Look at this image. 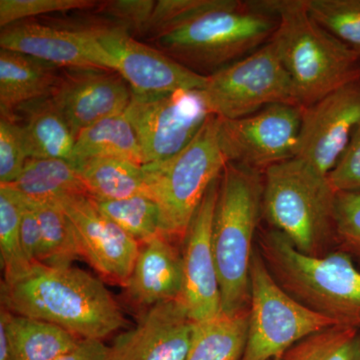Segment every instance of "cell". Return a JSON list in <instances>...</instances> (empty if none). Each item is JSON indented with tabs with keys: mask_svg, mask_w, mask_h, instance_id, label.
Wrapping results in <instances>:
<instances>
[{
	"mask_svg": "<svg viewBox=\"0 0 360 360\" xmlns=\"http://www.w3.org/2000/svg\"><path fill=\"white\" fill-rule=\"evenodd\" d=\"M2 307L51 322L82 340H101L127 323L120 305L96 277L77 267L33 265L13 283H1Z\"/></svg>",
	"mask_w": 360,
	"mask_h": 360,
	"instance_id": "6da1fadb",
	"label": "cell"
},
{
	"mask_svg": "<svg viewBox=\"0 0 360 360\" xmlns=\"http://www.w3.org/2000/svg\"><path fill=\"white\" fill-rule=\"evenodd\" d=\"M277 23L266 0H215L210 8L153 41L174 60L207 77L266 44Z\"/></svg>",
	"mask_w": 360,
	"mask_h": 360,
	"instance_id": "7a4b0ae2",
	"label": "cell"
},
{
	"mask_svg": "<svg viewBox=\"0 0 360 360\" xmlns=\"http://www.w3.org/2000/svg\"><path fill=\"white\" fill-rule=\"evenodd\" d=\"M264 174L227 163L220 175L212 224V250L222 314L250 309V266L262 215Z\"/></svg>",
	"mask_w": 360,
	"mask_h": 360,
	"instance_id": "3957f363",
	"label": "cell"
},
{
	"mask_svg": "<svg viewBox=\"0 0 360 360\" xmlns=\"http://www.w3.org/2000/svg\"><path fill=\"white\" fill-rule=\"evenodd\" d=\"M257 241L270 274L288 295L336 326L360 330V271L349 255H304L274 229L258 232Z\"/></svg>",
	"mask_w": 360,
	"mask_h": 360,
	"instance_id": "277c9868",
	"label": "cell"
},
{
	"mask_svg": "<svg viewBox=\"0 0 360 360\" xmlns=\"http://www.w3.org/2000/svg\"><path fill=\"white\" fill-rule=\"evenodd\" d=\"M276 14L270 41L295 86L297 103L309 108L360 77V58L311 18L304 0H266Z\"/></svg>",
	"mask_w": 360,
	"mask_h": 360,
	"instance_id": "5b68a950",
	"label": "cell"
},
{
	"mask_svg": "<svg viewBox=\"0 0 360 360\" xmlns=\"http://www.w3.org/2000/svg\"><path fill=\"white\" fill-rule=\"evenodd\" d=\"M262 215L296 250L311 257L328 255L335 243L336 191L328 175L292 158L264 174Z\"/></svg>",
	"mask_w": 360,
	"mask_h": 360,
	"instance_id": "8992f818",
	"label": "cell"
},
{
	"mask_svg": "<svg viewBox=\"0 0 360 360\" xmlns=\"http://www.w3.org/2000/svg\"><path fill=\"white\" fill-rule=\"evenodd\" d=\"M220 122L210 115L179 155L160 165H143L150 198L160 208L161 234L172 240H184L206 191L229 163L220 142Z\"/></svg>",
	"mask_w": 360,
	"mask_h": 360,
	"instance_id": "52a82bcc",
	"label": "cell"
},
{
	"mask_svg": "<svg viewBox=\"0 0 360 360\" xmlns=\"http://www.w3.org/2000/svg\"><path fill=\"white\" fill-rule=\"evenodd\" d=\"M336 326L276 283L255 246L250 266L248 336L241 360H276L312 333Z\"/></svg>",
	"mask_w": 360,
	"mask_h": 360,
	"instance_id": "ba28073f",
	"label": "cell"
},
{
	"mask_svg": "<svg viewBox=\"0 0 360 360\" xmlns=\"http://www.w3.org/2000/svg\"><path fill=\"white\" fill-rule=\"evenodd\" d=\"M201 92L210 113L221 120L245 117L272 104L300 106L290 75L270 40L207 77Z\"/></svg>",
	"mask_w": 360,
	"mask_h": 360,
	"instance_id": "9c48e42d",
	"label": "cell"
},
{
	"mask_svg": "<svg viewBox=\"0 0 360 360\" xmlns=\"http://www.w3.org/2000/svg\"><path fill=\"white\" fill-rule=\"evenodd\" d=\"M124 115L131 124L143 165H160L195 139L212 113L201 89L165 94H131Z\"/></svg>",
	"mask_w": 360,
	"mask_h": 360,
	"instance_id": "30bf717a",
	"label": "cell"
},
{
	"mask_svg": "<svg viewBox=\"0 0 360 360\" xmlns=\"http://www.w3.org/2000/svg\"><path fill=\"white\" fill-rule=\"evenodd\" d=\"M303 108L272 104L238 120H221L220 142L227 162L264 174L297 153Z\"/></svg>",
	"mask_w": 360,
	"mask_h": 360,
	"instance_id": "8fae6325",
	"label": "cell"
},
{
	"mask_svg": "<svg viewBox=\"0 0 360 360\" xmlns=\"http://www.w3.org/2000/svg\"><path fill=\"white\" fill-rule=\"evenodd\" d=\"M115 60L117 72L132 94L151 96L179 90L202 89L207 77L182 65L155 47L142 44L118 26L89 28Z\"/></svg>",
	"mask_w": 360,
	"mask_h": 360,
	"instance_id": "7c38bea8",
	"label": "cell"
},
{
	"mask_svg": "<svg viewBox=\"0 0 360 360\" xmlns=\"http://www.w3.org/2000/svg\"><path fill=\"white\" fill-rule=\"evenodd\" d=\"M360 124V77L303 108L296 158L330 174Z\"/></svg>",
	"mask_w": 360,
	"mask_h": 360,
	"instance_id": "4fadbf2b",
	"label": "cell"
},
{
	"mask_svg": "<svg viewBox=\"0 0 360 360\" xmlns=\"http://www.w3.org/2000/svg\"><path fill=\"white\" fill-rule=\"evenodd\" d=\"M58 205L72 224L80 257L104 279L124 288L141 243L99 212L87 194L68 196Z\"/></svg>",
	"mask_w": 360,
	"mask_h": 360,
	"instance_id": "5bb4252c",
	"label": "cell"
},
{
	"mask_svg": "<svg viewBox=\"0 0 360 360\" xmlns=\"http://www.w3.org/2000/svg\"><path fill=\"white\" fill-rule=\"evenodd\" d=\"M219 179L220 176L206 191L182 240L184 290L179 300L195 323L212 321L222 314L212 250V224Z\"/></svg>",
	"mask_w": 360,
	"mask_h": 360,
	"instance_id": "9a60e30c",
	"label": "cell"
},
{
	"mask_svg": "<svg viewBox=\"0 0 360 360\" xmlns=\"http://www.w3.org/2000/svg\"><path fill=\"white\" fill-rule=\"evenodd\" d=\"M1 49L25 53L65 68L115 71V60L89 28L70 30L20 21L2 28Z\"/></svg>",
	"mask_w": 360,
	"mask_h": 360,
	"instance_id": "2e32d148",
	"label": "cell"
},
{
	"mask_svg": "<svg viewBox=\"0 0 360 360\" xmlns=\"http://www.w3.org/2000/svg\"><path fill=\"white\" fill-rule=\"evenodd\" d=\"M131 94L115 71L68 68L59 77L51 97L77 136L94 123L124 113Z\"/></svg>",
	"mask_w": 360,
	"mask_h": 360,
	"instance_id": "e0dca14e",
	"label": "cell"
},
{
	"mask_svg": "<svg viewBox=\"0 0 360 360\" xmlns=\"http://www.w3.org/2000/svg\"><path fill=\"white\" fill-rule=\"evenodd\" d=\"M195 326L179 300L158 303L116 336L110 360H186Z\"/></svg>",
	"mask_w": 360,
	"mask_h": 360,
	"instance_id": "ac0fdd59",
	"label": "cell"
},
{
	"mask_svg": "<svg viewBox=\"0 0 360 360\" xmlns=\"http://www.w3.org/2000/svg\"><path fill=\"white\" fill-rule=\"evenodd\" d=\"M124 290L129 302L141 309L180 300L184 290V260L174 240L161 234L141 243Z\"/></svg>",
	"mask_w": 360,
	"mask_h": 360,
	"instance_id": "d6986e66",
	"label": "cell"
},
{
	"mask_svg": "<svg viewBox=\"0 0 360 360\" xmlns=\"http://www.w3.org/2000/svg\"><path fill=\"white\" fill-rule=\"evenodd\" d=\"M56 66L20 52L0 51V110L13 116L23 104L51 96L60 75Z\"/></svg>",
	"mask_w": 360,
	"mask_h": 360,
	"instance_id": "ffe728a7",
	"label": "cell"
},
{
	"mask_svg": "<svg viewBox=\"0 0 360 360\" xmlns=\"http://www.w3.org/2000/svg\"><path fill=\"white\" fill-rule=\"evenodd\" d=\"M0 331L11 360H56L77 347L82 338L51 322L15 314L1 307Z\"/></svg>",
	"mask_w": 360,
	"mask_h": 360,
	"instance_id": "44dd1931",
	"label": "cell"
},
{
	"mask_svg": "<svg viewBox=\"0 0 360 360\" xmlns=\"http://www.w3.org/2000/svg\"><path fill=\"white\" fill-rule=\"evenodd\" d=\"M28 158L71 160L77 136L51 97L21 105Z\"/></svg>",
	"mask_w": 360,
	"mask_h": 360,
	"instance_id": "7402d4cb",
	"label": "cell"
},
{
	"mask_svg": "<svg viewBox=\"0 0 360 360\" xmlns=\"http://www.w3.org/2000/svg\"><path fill=\"white\" fill-rule=\"evenodd\" d=\"M90 198L117 200L146 195L150 198L143 165L115 158H96L75 165Z\"/></svg>",
	"mask_w": 360,
	"mask_h": 360,
	"instance_id": "603a6c76",
	"label": "cell"
},
{
	"mask_svg": "<svg viewBox=\"0 0 360 360\" xmlns=\"http://www.w3.org/2000/svg\"><path fill=\"white\" fill-rule=\"evenodd\" d=\"M4 186L32 203L58 205L68 196L87 194L75 165L70 161L54 158H30L18 179Z\"/></svg>",
	"mask_w": 360,
	"mask_h": 360,
	"instance_id": "cb8c5ba5",
	"label": "cell"
},
{
	"mask_svg": "<svg viewBox=\"0 0 360 360\" xmlns=\"http://www.w3.org/2000/svg\"><path fill=\"white\" fill-rule=\"evenodd\" d=\"M96 158H115L143 165L141 146L124 113L87 127L77 136L70 162L73 165Z\"/></svg>",
	"mask_w": 360,
	"mask_h": 360,
	"instance_id": "d4e9b609",
	"label": "cell"
},
{
	"mask_svg": "<svg viewBox=\"0 0 360 360\" xmlns=\"http://www.w3.org/2000/svg\"><path fill=\"white\" fill-rule=\"evenodd\" d=\"M250 309L196 323L186 360H241L248 336Z\"/></svg>",
	"mask_w": 360,
	"mask_h": 360,
	"instance_id": "484cf974",
	"label": "cell"
},
{
	"mask_svg": "<svg viewBox=\"0 0 360 360\" xmlns=\"http://www.w3.org/2000/svg\"><path fill=\"white\" fill-rule=\"evenodd\" d=\"M28 203L34 208L41 233L39 264L51 267L72 266V262L82 257L68 215L59 205Z\"/></svg>",
	"mask_w": 360,
	"mask_h": 360,
	"instance_id": "4316f807",
	"label": "cell"
},
{
	"mask_svg": "<svg viewBox=\"0 0 360 360\" xmlns=\"http://www.w3.org/2000/svg\"><path fill=\"white\" fill-rule=\"evenodd\" d=\"M22 200L15 191L0 186V257L4 283H13L25 276L33 265L26 258L21 243Z\"/></svg>",
	"mask_w": 360,
	"mask_h": 360,
	"instance_id": "83f0119b",
	"label": "cell"
},
{
	"mask_svg": "<svg viewBox=\"0 0 360 360\" xmlns=\"http://www.w3.org/2000/svg\"><path fill=\"white\" fill-rule=\"evenodd\" d=\"M276 360H360V330L329 326L298 341Z\"/></svg>",
	"mask_w": 360,
	"mask_h": 360,
	"instance_id": "f1b7e54d",
	"label": "cell"
},
{
	"mask_svg": "<svg viewBox=\"0 0 360 360\" xmlns=\"http://www.w3.org/2000/svg\"><path fill=\"white\" fill-rule=\"evenodd\" d=\"M91 200L99 212L139 243L161 236L160 208L149 196L137 195L117 200Z\"/></svg>",
	"mask_w": 360,
	"mask_h": 360,
	"instance_id": "f546056e",
	"label": "cell"
},
{
	"mask_svg": "<svg viewBox=\"0 0 360 360\" xmlns=\"http://www.w3.org/2000/svg\"><path fill=\"white\" fill-rule=\"evenodd\" d=\"M311 18L360 58V0H304Z\"/></svg>",
	"mask_w": 360,
	"mask_h": 360,
	"instance_id": "4dcf8cb0",
	"label": "cell"
},
{
	"mask_svg": "<svg viewBox=\"0 0 360 360\" xmlns=\"http://www.w3.org/2000/svg\"><path fill=\"white\" fill-rule=\"evenodd\" d=\"M28 158L22 125L13 116L0 117V186L18 179Z\"/></svg>",
	"mask_w": 360,
	"mask_h": 360,
	"instance_id": "1f68e13d",
	"label": "cell"
},
{
	"mask_svg": "<svg viewBox=\"0 0 360 360\" xmlns=\"http://www.w3.org/2000/svg\"><path fill=\"white\" fill-rule=\"evenodd\" d=\"M215 0H158L144 37L155 40L210 8Z\"/></svg>",
	"mask_w": 360,
	"mask_h": 360,
	"instance_id": "d6a6232c",
	"label": "cell"
},
{
	"mask_svg": "<svg viewBox=\"0 0 360 360\" xmlns=\"http://www.w3.org/2000/svg\"><path fill=\"white\" fill-rule=\"evenodd\" d=\"M335 219L340 250L360 258V191L336 193Z\"/></svg>",
	"mask_w": 360,
	"mask_h": 360,
	"instance_id": "836d02e7",
	"label": "cell"
},
{
	"mask_svg": "<svg viewBox=\"0 0 360 360\" xmlns=\"http://www.w3.org/2000/svg\"><path fill=\"white\" fill-rule=\"evenodd\" d=\"M98 4L94 0H0L2 28L41 14L86 9Z\"/></svg>",
	"mask_w": 360,
	"mask_h": 360,
	"instance_id": "e575fe53",
	"label": "cell"
},
{
	"mask_svg": "<svg viewBox=\"0 0 360 360\" xmlns=\"http://www.w3.org/2000/svg\"><path fill=\"white\" fill-rule=\"evenodd\" d=\"M155 4V0H112L104 2L99 13L130 34L144 35Z\"/></svg>",
	"mask_w": 360,
	"mask_h": 360,
	"instance_id": "d590c367",
	"label": "cell"
},
{
	"mask_svg": "<svg viewBox=\"0 0 360 360\" xmlns=\"http://www.w3.org/2000/svg\"><path fill=\"white\" fill-rule=\"evenodd\" d=\"M328 180L336 193L360 191V124L338 165L328 174Z\"/></svg>",
	"mask_w": 360,
	"mask_h": 360,
	"instance_id": "8d00e7d4",
	"label": "cell"
},
{
	"mask_svg": "<svg viewBox=\"0 0 360 360\" xmlns=\"http://www.w3.org/2000/svg\"><path fill=\"white\" fill-rule=\"evenodd\" d=\"M22 200V198H21ZM22 214H21L20 234L21 243L26 258L30 264H39L41 233L39 219L34 208L22 200Z\"/></svg>",
	"mask_w": 360,
	"mask_h": 360,
	"instance_id": "74e56055",
	"label": "cell"
},
{
	"mask_svg": "<svg viewBox=\"0 0 360 360\" xmlns=\"http://www.w3.org/2000/svg\"><path fill=\"white\" fill-rule=\"evenodd\" d=\"M56 360H110V347L101 340H82L77 347Z\"/></svg>",
	"mask_w": 360,
	"mask_h": 360,
	"instance_id": "f35d334b",
	"label": "cell"
},
{
	"mask_svg": "<svg viewBox=\"0 0 360 360\" xmlns=\"http://www.w3.org/2000/svg\"><path fill=\"white\" fill-rule=\"evenodd\" d=\"M0 360H11L8 347H7L6 336H4L2 331H0Z\"/></svg>",
	"mask_w": 360,
	"mask_h": 360,
	"instance_id": "ab89813d",
	"label": "cell"
}]
</instances>
